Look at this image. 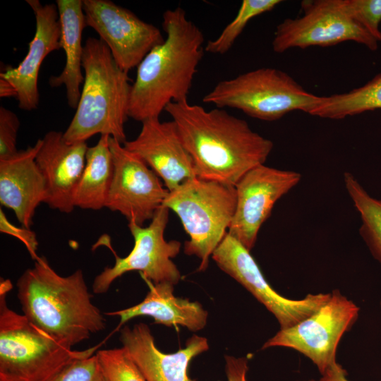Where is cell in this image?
Here are the masks:
<instances>
[{"label":"cell","instance_id":"6da1fadb","mask_svg":"<svg viewBox=\"0 0 381 381\" xmlns=\"http://www.w3.org/2000/svg\"><path fill=\"white\" fill-rule=\"evenodd\" d=\"M165 111L199 179L235 186L246 173L264 164L273 148L270 139L222 108L207 110L185 100L169 104Z\"/></svg>","mask_w":381,"mask_h":381},{"label":"cell","instance_id":"7a4b0ae2","mask_svg":"<svg viewBox=\"0 0 381 381\" xmlns=\"http://www.w3.org/2000/svg\"><path fill=\"white\" fill-rule=\"evenodd\" d=\"M164 41L154 47L137 67L128 116L137 121L159 118L171 102L188 100L202 59V30L178 6L163 13Z\"/></svg>","mask_w":381,"mask_h":381},{"label":"cell","instance_id":"3957f363","mask_svg":"<svg viewBox=\"0 0 381 381\" xmlns=\"http://www.w3.org/2000/svg\"><path fill=\"white\" fill-rule=\"evenodd\" d=\"M17 289L23 315L66 346L73 348L106 327L80 269L61 276L44 257H38L20 277Z\"/></svg>","mask_w":381,"mask_h":381},{"label":"cell","instance_id":"277c9868","mask_svg":"<svg viewBox=\"0 0 381 381\" xmlns=\"http://www.w3.org/2000/svg\"><path fill=\"white\" fill-rule=\"evenodd\" d=\"M82 66L84 82L80 97L64 132V140L69 143L86 142L100 134L123 144L132 88L128 73L118 66L107 45L92 37L83 45Z\"/></svg>","mask_w":381,"mask_h":381},{"label":"cell","instance_id":"5b68a950","mask_svg":"<svg viewBox=\"0 0 381 381\" xmlns=\"http://www.w3.org/2000/svg\"><path fill=\"white\" fill-rule=\"evenodd\" d=\"M8 279L0 283V381H50L73 361L95 354L99 345L73 350L11 310Z\"/></svg>","mask_w":381,"mask_h":381},{"label":"cell","instance_id":"8992f818","mask_svg":"<svg viewBox=\"0 0 381 381\" xmlns=\"http://www.w3.org/2000/svg\"><path fill=\"white\" fill-rule=\"evenodd\" d=\"M236 204L234 186L201 179H188L169 191L163 205L174 211L189 236L184 253L200 260L205 270L210 257L229 230Z\"/></svg>","mask_w":381,"mask_h":381},{"label":"cell","instance_id":"52a82bcc","mask_svg":"<svg viewBox=\"0 0 381 381\" xmlns=\"http://www.w3.org/2000/svg\"><path fill=\"white\" fill-rule=\"evenodd\" d=\"M320 98L306 91L286 72L260 68L219 81L203 97L202 102L273 121L293 111L308 114Z\"/></svg>","mask_w":381,"mask_h":381},{"label":"cell","instance_id":"ba28073f","mask_svg":"<svg viewBox=\"0 0 381 381\" xmlns=\"http://www.w3.org/2000/svg\"><path fill=\"white\" fill-rule=\"evenodd\" d=\"M359 308L338 289L315 312L295 325L280 330L262 346H282L308 358L323 375L334 365L339 343L356 322Z\"/></svg>","mask_w":381,"mask_h":381},{"label":"cell","instance_id":"9c48e42d","mask_svg":"<svg viewBox=\"0 0 381 381\" xmlns=\"http://www.w3.org/2000/svg\"><path fill=\"white\" fill-rule=\"evenodd\" d=\"M301 9L302 16L286 18L277 26L272 42L274 52L329 47L346 41L361 44L371 51L377 49L379 42L347 14L341 0L303 1Z\"/></svg>","mask_w":381,"mask_h":381},{"label":"cell","instance_id":"30bf717a","mask_svg":"<svg viewBox=\"0 0 381 381\" xmlns=\"http://www.w3.org/2000/svg\"><path fill=\"white\" fill-rule=\"evenodd\" d=\"M169 209L162 205L156 212L147 226L129 222L128 226L134 239V246L129 254L123 258L116 254L112 267H107L94 279L93 293H106L119 277L131 271H139L144 278L154 284L179 283L181 275L171 260L180 252L181 242L167 241L164 238Z\"/></svg>","mask_w":381,"mask_h":381},{"label":"cell","instance_id":"8fae6325","mask_svg":"<svg viewBox=\"0 0 381 381\" xmlns=\"http://www.w3.org/2000/svg\"><path fill=\"white\" fill-rule=\"evenodd\" d=\"M217 266L247 289L277 318L280 329L291 327L315 312L330 293L308 294L291 299L277 292L265 279L244 246L227 232L212 255Z\"/></svg>","mask_w":381,"mask_h":381},{"label":"cell","instance_id":"7c38bea8","mask_svg":"<svg viewBox=\"0 0 381 381\" xmlns=\"http://www.w3.org/2000/svg\"><path fill=\"white\" fill-rule=\"evenodd\" d=\"M86 26L107 45L118 66L128 73L165 38L155 25L109 0H83Z\"/></svg>","mask_w":381,"mask_h":381},{"label":"cell","instance_id":"4fadbf2b","mask_svg":"<svg viewBox=\"0 0 381 381\" xmlns=\"http://www.w3.org/2000/svg\"><path fill=\"white\" fill-rule=\"evenodd\" d=\"M114 174L105 207L140 226L152 220L169 190L140 157L109 138Z\"/></svg>","mask_w":381,"mask_h":381},{"label":"cell","instance_id":"5bb4252c","mask_svg":"<svg viewBox=\"0 0 381 381\" xmlns=\"http://www.w3.org/2000/svg\"><path fill=\"white\" fill-rule=\"evenodd\" d=\"M301 179L298 172L265 164L248 171L235 186L236 209L228 233L250 251L274 204Z\"/></svg>","mask_w":381,"mask_h":381},{"label":"cell","instance_id":"9a60e30c","mask_svg":"<svg viewBox=\"0 0 381 381\" xmlns=\"http://www.w3.org/2000/svg\"><path fill=\"white\" fill-rule=\"evenodd\" d=\"M123 145L152 169L169 191L196 177L193 159L172 120L155 118L143 121L138 135Z\"/></svg>","mask_w":381,"mask_h":381},{"label":"cell","instance_id":"2e32d148","mask_svg":"<svg viewBox=\"0 0 381 381\" xmlns=\"http://www.w3.org/2000/svg\"><path fill=\"white\" fill-rule=\"evenodd\" d=\"M35 157L46 186L44 203L61 212L70 213L73 198L83 172L86 142L67 143L61 131H51L42 138Z\"/></svg>","mask_w":381,"mask_h":381},{"label":"cell","instance_id":"e0dca14e","mask_svg":"<svg viewBox=\"0 0 381 381\" xmlns=\"http://www.w3.org/2000/svg\"><path fill=\"white\" fill-rule=\"evenodd\" d=\"M35 17V32L28 51L18 66H8L0 78L8 81L17 92L18 107L36 109L39 104L38 77L40 66L51 52L61 49V27L56 4H42L39 0H26Z\"/></svg>","mask_w":381,"mask_h":381},{"label":"cell","instance_id":"ac0fdd59","mask_svg":"<svg viewBox=\"0 0 381 381\" xmlns=\"http://www.w3.org/2000/svg\"><path fill=\"white\" fill-rule=\"evenodd\" d=\"M122 347L135 363L145 381H195L188 375L191 360L209 349L205 337L193 334L186 346L174 353L157 347L150 327L138 323L120 329Z\"/></svg>","mask_w":381,"mask_h":381},{"label":"cell","instance_id":"d6986e66","mask_svg":"<svg viewBox=\"0 0 381 381\" xmlns=\"http://www.w3.org/2000/svg\"><path fill=\"white\" fill-rule=\"evenodd\" d=\"M40 144L38 139L33 146L0 159V202L12 210L28 229L33 223L37 207L46 198L44 179L35 162Z\"/></svg>","mask_w":381,"mask_h":381},{"label":"cell","instance_id":"ffe728a7","mask_svg":"<svg viewBox=\"0 0 381 381\" xmlns=\"http://www.w3.org/2000/svg\"><path fill=\"white\" fill-rule=\"evenodd\" d=\"M150 291L143 301L128 308L105 313L120 318L118 329L130 320L149 316L155 323L168 327L181 325L195 332L207 324L208 313L198 302L179 298L174 294V284L162 282L152 284L147 281Z\"/></svg>","mask_w":381,"mask_h":381},{"label":"cell","instance_id":"44dd1931","mask_svg":"<svg viewBox=\"0 0 381 381\" xmlns=\"http://www.w3.org/2000/svg\"><path fill=\"white\" fill-rule=\"evenodd\" d=\"M56 4L61 27V47L66 61L61 73L50 77L49 83L52 87L64 85L68 104L76 109L84 82L82 38L86 23L83 0H56Z\"/></svg>","mask_w":381,"mask_h":381},{"label":"cell","instance_id":"7402d4cb","mask_svg":"<svg viewBox=\"0 0 381 381\" xmlns=\"http://www.w3.org/2000/svg\"><path fill=\"white\" fill-rule=\"evenodd\" d=\"M110 136L102 135L88 147L85 166L73 198L75 207L98 210L105 207L114 174Z\"/></svg>","mask_w":381,"mask_h":381},{"label":"cell","instance_id":"603a6c76","mask_svg":"<svg viewBox=\"0 0 381 381\" xmlns=\"http://www.w3.org/2000/svg\"><path fill=\"white\" fill-rule=\"evenodd\" d=\"M376 109H381V73L364 85L348 92L321 97L308 114L325 119H342Z\"/></svg>","mask_w":381,"mask_h":381},{"label":"cell","instance_id":"cb8c5ba5","mask_svg":"<svg viewBox=\"0 0 381 381\" xmlns=\"http://www.w3.org/2000/svg\"><path fill=\"white\" fill-rule=\"evenodd\" d=\"M346 190L360 214L359 233L381 265V200L372 197L350 172L344 174Z\"/></svg>","mask_w":381,"mask_h":381},{"label":"cell","instance_id":"d4e9b609","mask_svg":"<svg viewBox=\"0 0 381 381\" xmlns=\"http://www.w3.org/2000/svg\"><path fill=\"white\" fill-rule=\"evenodd\" d=\"M280 0H243L234 20L213 40H209L205 51L217 55L228 52L250 20L272 11Z\"/></svg>","mask_w":381,"mask_h":381},{"label":"cell","instance_id":"484cf974","mask_svg":"<svg viewBox=\"0 0 381 381\" xmlns=\"http://www.w3.org/2000/svg\"><path fill=\"white\" fill-rule=\"evenodd\" d=\"M106 381H145L123 347L96 353Z\"/></svg>","mask_w":381,"mask_h":381},{"label":"cell","instance_id":"4316f807","mask_svg":"<svg viewBox=\"0 0 381 381\" xmlns=\"http://www.w3.org/2000/svg\"><path fill=\"white\" fill-rule=\"evenodd\" d=\"M347 14L377 42L381 41V0H341Z\"/></svg>","mask_w":381,"mask_h":381},{"label":"cell","instance_id":"83f0119b","mask_svg":"<svg viewBox=\"0 0 381 381\" xmlns=\"http://www.w3.org/2000/svg\"><path fill=\"white\" fill-rule=\"evenodd\" d=\"M96 353L77 359L67 365L50 381H104Z\"/></svg>","mask_w":381,"mask_h":381},{"label":"cell","instance_id":"f1b7e54d","mask_svg":"<svg viewBox=\"0 0 381 381\" xmlns=\"http://www.w3.org/2000/svg\"><path fill=\"white\" fill-rule=\"evenodd\" d=\"M20 124V120L16 113L1 106L0 159H8L18 152L16 140Z\"/></svg>","mask_w":381,"mask_h":381},{"label":"cell","instance_id":"f546056e","mask_svg":"<svg viewBox=\"0 0 381 381\" xmlns=\"http://www.w3.org/2000/svg\"><path fill=\"white\" fill-rule=\"evenodd\" d=\"M0 229L1 232L15 236L22 241L34 260L39 257L36 253L38 241L35 233L30 229L23 226L19 228L12 224L6 219L1 209L0 210Z\"/></svg>","mask_w":381,"mask_h":381},{"label":"cell","instance_id":"4dcf8cb0","mask_svg":"<svg viewBox=\"0 0 381 381\" xmlns=\"http://www.w3.org/2000/svg\"><path fill=\"white\" fill-rule=\"evenodd\" d=\"M225 361L227 381H247L246 375L248 370L247 358L226 356Z\"/></svg>","mask_w":381,"mask_h":381},{"label":"cell","instance_id":"1f68e13d","mask_svg":"<svg viewBox=\"0 0 381 381\" xmlns=\"http://www.w3.org/2000/svg\"><path fill=\"white\" fill-rule=\"evenodd\" d=\"M346 370L338 363L326 371L318 380L296 381H349L346 378Z\"/></svg>","mask_w":381,"mask_h":381},{"label":"cell","instance_id":"d6a6232c","mask_svg":"<svg viewBox=\"0 0 381 381\" xmlns=\"http://www.w3.org/2000/svg\"><path fill=\"white\" fill-rule=\"evenodd\" d=\"M0 96L1 97L17 98V92L14 87L6 80L0 78Z\"/></svg>","mask_w":381,"mask_h":381},{"label":"cell","instance_id":"836d02e7","mask_svg":"<svg viewBox=\"0 0 381 381\" xmlns=\"http://www.w3.org/2000/svg\"><path fill=\"white\" fill-rule=\"evenodd\" d=\"M380 306H381V301H380Z\"/></svg>","mask_w":381,"mask_h":381},{"label":"cell","instance_id":"e575fe53","mask_svg":"<svg viewBox=\"0 0 381 381\" xmlns=\"http://www.w3.org/2000/svg\"><path fill=\"white\" fill-rule=\"evenodd\" d=\"M104 381H106L105 380Z\"/></svg>","mask_w":381,"mask_h":381}]
</instances>
